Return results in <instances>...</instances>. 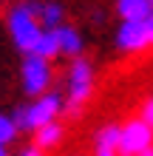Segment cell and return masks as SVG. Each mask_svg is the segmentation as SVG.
<instances>
[{"mask_svg":"<svg viewBox=\"0 0 153 156\" xmlns=\"http://www.w3.org/2000/svg\"><path fill=\"white\" fill-rule=\"evenodd\" d=\"M94 82H96V71L94 62L85 57L71 60L68 74H65V97H62V111L77 114L94 94Z\"/></svg>","mask_w":153,"mask_h":156,"instance_id":"cell-1","label":"cell"},{"mask_svg":"<svg viewBox=\"0 0 153 156\" xmlns=\"http://www.w3.org/2000/svg\"><path fill=\"white\" fill-rule=\"evenodd\" d=\"M60 114H62V94H60V91H46L43 97H34L29 105L17 108L12 119H14L17 131L34 133V131L43 128V125L57 122Z\"/></svg>","mask_w":153,"mask_h":156,"instance_id":"cell-2","label":"cell"},{"mask_svg":"<svg viewBox=\"0 0 153 156\" xmlns=\"http://www.w3.org/2000/svg\"><path fill=\"white\" fill-rule=\"evenodd\" d=\"M6 31L23 54L31 51V45L43 34L40 23H37V14H34V0H20V3H14L9 9L6 12Z\"/></svg>","mask_w":153,"mask_h":156,"instance_id":"cell-3","label":"cell"},{"mask_svg":"<svg viewBox=\"0 0 153 156\" xmlns=\"http://www.w3.org/2000/svg\"><path fill=\"white\" fill-rule=\"evenodd\" d=\"M153 148V131L142 116L128 119L119 125V145H116V156H139L142 151Z\"/></svg>","mask_w":153,"mask_h":156,"instance_id":"cell-4","label":"cell"},{"mask_svg":"<svg viewBox=\"0 0 153 156\" xmlns=\"http://www.w3.org/2000/svg\"><path fill=\"white\" fill-rule=\"evenodd\" d=\"M20 82H23V91L34 97H43L46 91H51V82H54V68L51 62L34 57V54H26L23 66H20Z\"/></svg>","mask_w":153,"mask_h":156,"instance_id":"cell-5","label":"cell"},{"mask_svg":"<svg viewBox=\"0 0 153 156\" xmlns=\"http://www.w3.org/2000/svg\"><path fill=\"white\" fill-rule=\"evenodd\" d=\"M116 48L125 54H139L150 48V29L148 20H136V23H119L116 29Z\"/></svg>","mask_w":153,"mask_h":156,"instance_id":"cell-6","label":"cell"},{"mask_svg":"<svg viewBox=\"0 0 153 156\" xmlns=\"http://www.w3.org/2000/svg\"><path fill=\"white\" fill-rule=\"evenodd\" d=\"M34 14L43 31H54L65 23V6L60 0H34Z\"/></svg>","mask_w":153,"mask_h":156,"instance_id":"cell-7","label":"cell"},{"mask_svg":"<svg viewBox=\"0 0 153 156\" xmlns=\"http://www.w3.org/2000/svg\"><path fill=\"white\" fill-rule=\"evenodd\" d=\"M54 34H57V48H60V57H68V60L82 57L85 40H82V34L77 31V26L62 23L60 29H54Z\"/></svg>","mask_w":153,"mask_h":156,"instance_id":"cell-8","label":"cell"},{"mask_svg":"<svg viewBox=\"0 0 153 156\" xmlns=\"http://www.w3.org/2000/svg\"><path fill=\"white\" fill-rule=\"evenodd\" d=\"M62 136H65V128H62L60 119L57 122H48V125H43V128L34 131V148H37L40 153L51 151V148H57V145L62 142Z\"/></svg>","mask_w":153,"mask_h":156,"instance_id":"cell-9","label":"cell"},{"mask_svg":"<svg viewBox=\"0 0 153 156\" xmlns=\"http://www.w3.org/2000/svg\"><path fill=\"white\" fill-rule=\"evenodd\" d=\"M116 14L119 23H136L150 17V3L148 0H116Z\"/></svg>","mask_w":153,"mask_h":156,"instance_id":"cell-10","label":"cell"},{"mask_svg":"<svg viewBox=\"0 0 153 156\" xmlns=\"http://www.w3.org/2000/svg\"><path fill=\"white\" fill-rule=\"evenodd\" d=\"M29 54H34V57H40V60H46V62L57 60V57H60L57 34H54V31H43L40 37H37V43L31 45V51H29Z\"/></svg>","mask_w":153,"mask_h":156,"instance_id":"cell-11","label":"cell"},{"mask_svg":"<svg viewBox=\"0 0 153 156\" xmlns=\"http://www.w3.org/2000/svg\"><path fill=\"white\" fill-rule=\"evenodd\" d=\"M94 142H96V151H116V145H119V125L116 122L102 125L99 131H96Z\"/></svg>","mask_w":153,"mask_h":156,"instance_id":"cell-12","label":"cell"},{"mask_svg":"<svg viewBox=\"0 0 153 156\" xmlns=\"http://www.w3.org/2000/svg\"><path fill=\"white\" fill-rule=\"evenodd\" d=\"M17 125H14V119L12 116H6V114H0V148H9L14 139H17Z\"/></svg>","mask_w":153,"mask_h":156,"instance_id":"cell-13","label":"cell"},{"mask_svg":"<svg viewBox=\"0 0 153 156\" xmlns=\"http://www.w3.org/2000/svg\"><path fill=\"white\" fill-rule=\"evenodd\" d=\"M145 122L150 125V131H153V97L150 99H145V105H142V114H139Z\"/></svg>","mask_w":153,"mask_h":156,"instance_id":"cell-14","label":"cell"},{"mask_svg":"<svg viewBox=\"0 0 153 156\" xmlns=\"http://www.w3.org/2000/svg\"><path fill=\"white\" fill-rule=\"evenodd\" d=\"M17 156H43V153H40L37 148H34V145H29V148H23L20 153H17Z\"/></svg>","mask_w":153,"mask_h":156,"instance_id":"cell-15","label":"cell"},{"mask_svg":"<svg viewBox=\"0 0 153 156\" xmlns=\"http://www.w3.org/2000/svg\"><path fill=\"white\" fill-rule=\"evenodd\" d=\"M94 156H116V151H94Z\"/></svg>","mask_w":153,"mask_h":156,"instance_id":"cell-16","label":"cell"},{"mask_svg":"<svg viewBox=\"0 0 153 156\" xmlns=\"http://www.w3.org/2000/svg\"><path fill=\"white\" fill-rule=\"evenodd\" d=\"M148 29H150V48H153V17H148Z\"/></svg>","mask_w":153,"mask_h":156,"instance_id":"cell-17","label":"cell"},{"mask_svg":"<svg viewBox=\"0 0 153 156\" xmlns=\"http://www.w3.org/2000/svg\"><path fill=\"white\" fill-rule=\"evenodd\" d=\"M139 156H153V148H148V151H142Z\"/></svg>","mask_w":153,"mask_h":156,"instance_id":"cell-18","label":"cell"},{"mask_svg":"<svg viewBox=\"0 0 153 156\" xmlns=\"http://www.w3.org/2000/svg\"><path fill=\"white\" fill-rule=\"evenodd\" d=\"M0 156H9V148H0Z\"/></svg>","mask_w":153,"mask_h":156,"instance_id":"cell-19","label":"cell"},{"mask_svg":"<svg viewBox=\"0 0 153 156\" xmlns=\"http://www.w3.org/2000/svg\"><path fill=\"white\" fill-rule=\"evenodd\" d=\"M150 17H153V6H150Z\"/></svg>","mask_w":153,"mask_h":156,"instance_id":"cell-20","label":"cell"},{"mask_svg":"<svg viewBox=\"0 0 153 156\" xmlns=\"http://www.w3.org/2000/svg\"><path fill=\"white\" fill-rule=\"evenodd\" d=\"M148 3H150V6H153V0H148Z\"/></svg>","mask_w":153,"mask_h":156,"instance_id":"cell-21","label":"cell"}]
</instances>
